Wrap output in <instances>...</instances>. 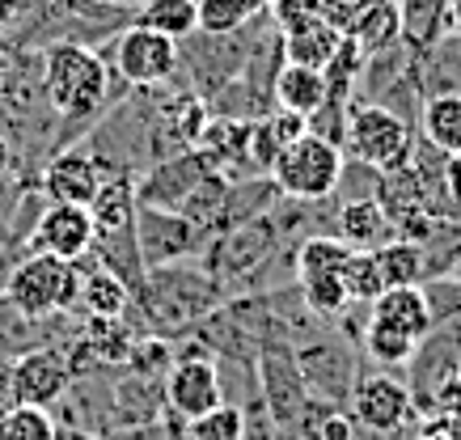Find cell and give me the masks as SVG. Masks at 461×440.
<instances>
[{"instance_id": "ffe728a7", "label": "cell", "mask_w": 461, "mask_h": 440, "mask_svg": "<svg viewBox=\"0 0 461 440\" xmlns=\"http://www.w3.org/2000/svg\"><path fill=\"white\" fill-rule=\"evenodd\" d=\"M343 30L330 26L326 17H309L301 26H288L284 34V51H288V64H309V68H326V59L335 56Z\"/></svg>"}, {"instance_id": "8fae6325", "label": "cell", "mask_w": 461, "mask_h": 440, "mask_svg": "<svg viewBox=\"0 0 461 440\" xmlns=\"http://www.w3.org/2000/svg\"><path fill=\"white\" fill-rule=\"evenodd\" d=\"M368 310H373L368 313L373 327H385V330H393V335H402V339H411V343H423L428 339V330H432V305H428V297H423L415 284L385 288Z\"/></svg>"}, {"instance_id": "1f68e13d", "label": "cell", "mask_w": 461, "mask_h": 440, "mask_svg": "<svg viewBox=\"0 0 461 440\" xmlns=\"http://www.w3.org/2000/svg\"><path fill=\"white\" fill-rule=\"evenodd\" d=\"M364 347H368V355L381 360V364H406L420 343H411V339H402V335H393V330L368 322V330H364Z\"/></svg>"}, {"instance_id": "5bb4252c", "label": "cell", "mask_w": 461, "mask_h": 440, "mask_svg": "<svg viewBox=\"0 0 461 440\" xmlns=\"http://www.w3.org/2000/svg\"><path fill=\"white\" fill-rule=\"evenodd\" d=\"M276 106L280 111H293L301 119H313V114L326 111L330 102V89H326V72L309 68V64H284L276 72Z\"/></svg>"}, {"instance_id": "3957f363", "label": "cell", "mask_w": 461, "mask_h": 440, "mask_svg": "<svg viewBox=\"0 0 461 440\" xmlns=\"http://www.w3.org/2000/svg\"><path fill=\"white\" fill-rule=\"evenodd\" d=\"M271 178L288 199L301 203H321V199L335 195L339 178H343V148L330 136L309 128L305 136H296L284 157L271 166Z\"/></svg>"}, {"instance_id": "d6a6232c", "label": "cell", "mask_w": 461, "mask_h": 440, "mask_svg": "<svg viewBox=\"0 0 461 440\" xmlns=\"http://www.w3.org/2000/svg\"><path fill=\"white\" fill-rule=\"evenodd\" d=\"M127 360H131V369L140 373V377L169 373V343L166 339H144V343H136V347L127 352Z\"/></svg>"}, {"instance_id": "7a4b0ae2", "label": "cell", "mask_w": 461, "mask_h": 440, "mask_svg": "<svg viewBox=\"0 0 461 440\" xmlns=\"http://www.w3.org/2000/svg\"><path fill=\"white\" fill-rule=\"evenodd\" d=\"M77 288H81V263H68V258L34 250V255L22 258L9 271L5 301L22 318H47V313L72 310L77 305Z\"/></svg>"}, {"instance_id": "52a82bcc", "label": "cell", "mask_w": 461, "mask_h": 440, "mask_svg": "<svg viewBox=\"0 0 461 440\" xmlns=\"http://www.w3.org/2000/svg\"><path fill=\"white\" fill-rule=\"evenodd\" d=\"M30 242L34 250L42 255H56V258H85L98 242V225H94V216L85 203H51L47 212L34 220V233H30Z\"/></svg>"}, {"instance_id": "277c9868", "label": "cell", "mask_w": 461, "mask_h": 440, "mask_svg": "<svg viewBox=\"0 0 461 440\" xmlns=\"http://www.w3.org/2000/svg\"><path fill=\"white\" fill-rule=\"evenodd\" d=\"M348 148L368 170L398 174L415 153V136H411V123L398 119L390 106H360L348 123Z\"/></svg>"}, {"instance_id": "8992f818", "label": "cell", "mask_w": 461, "mask_h": 440, "mask_svg": "<svg viewBox=\"0 0 461 440\" xmlns=\"http://www.w3.org/2000/svg\"><path fill=\"white\" fill-rule=\"evenodd\" d=\"M72 382L68 360L56 347H34L9 369V394L17 407H56Z\"/></svg>"}, {"instance_id": "7402d4cb", "label": "cell", "mask_w": 461, "mask_h": 440, "mask_svg": "<svg viewBox=\"0 0 461 440\" xmlns=\"http://www.w3.org/2000/svg\"><path fill=\"white\" fill-rule=\"evenodd\" d=\"M229 195H233V186H229V178H224L221 170H212V174H203L186 195H182V203L174 208V212L182 216V220H191L195 229H208V225H216L224 216V203H229Z\"/></svg>"}, {"instance_id": "44dd1931", "label": "cell", "mask_w": 461, "mask_h": 440, "mask_svg": "<svg viewBox=\"0 0 461 440\" xmlns=\"http://www.w3.org/2000/svg\"><path fill=\"white\" fill-rule=\"evenodd\" d=\"M136 26H149L157 34H169L174 43L199 34V4L195 0H144L136 9Z\"/></svg>"}, {"instance_id": "ab89813d", "label": "cell", "mask_w": 461, "mask_h": 440, "mask_svg": "<svg viewBox=\"0 0 461 440\" xmlns=\"http://www.w3.org/2000/svg\"><path fill=\"white\" fill-rule=\"evenodd\" d=\"M280 440H305V436H296V432H284V436Z\"/></svg>"}, {"instance_id": "603a6c76", "label": "cell", "mask_w": 461, "mask_h": 440, "mask_svg": "<svg viewBox=\"0 0 461 440\" xmlns=\"http://www.w3.org/2000/svg\"><path fill=\"white\" fill-rule=\"evenodd\" d=\"M398 17H402V39L423 56L448 26V0H398Z\"/></svg>"}, {"instance_id": "f1b7e54d", "label": "cell", "mask_w": 461, "mask_h": 440, "mask_svg": "<svg viewBox=\"0 0 461 440\" xmlns=\"http://www.w3.org/2000/svg\"><path fill=\"white\" fill-rule=\"evenodd\" d=\"M56 419L42 407H9L0 411V440H56Z\"/></svg>"}, {"instance_id": "d590c367", "label": "cell", "mask_w": 461, "mask_h": 440, "mask_svg": "<svg viewBox=\"0 0 461 440\" xmlns=\"http://www.w3.org/2000/svg\"><path fill=\"white\" fill-rule=\"evenodd\" d=\"M448 26L461 34V0H448Z\"/></svg>"}, {"instance_id": "9c48e42d", "label": "cell", "mask_w": 461, "mask_h": 440, "mask_svg": "<svg viewBox=\"0 0 461 440\" xmlns=\"http://www.w3.org/2000/svg\"><path fill=\"white\" fill-rule=\"evenodd\" d=\"M356 419H360L368 432H398L411 415V390H406L398 377H385V373H373V377H360L356 382Z\"/></svg>"}, {"instance_id": "30bf717a", "label": "cell", "mask_w": 461, "mask_h": 440, "mask_svg": "<svg viewBox=\"0 0 461 440\" xmlns=\"http://www.w3.org/2000/svg\"><path fill=\"white\" fill-rule=\"evenodd\" d=\"M166 402L182 419H195V415L221 407V373L208 360H182L174 364L166 377Z\"/></svg>"}, {"instance_id": "836d02e7", "label": "cell", "mask_w": 461, "mask_h": 440, "mask_svg": "<svg viewBox=\"0 0 461 440\" xmlns=\"http://www.w3.org/2000/svg\"><path fill=\"white\" fill-rule=\"evenodd\" d=\"M440 183H445L448 199L461 203V153H448L445 157V174H440Z\"/></svg>"}, {"instance_id": "ac0fdd59", "label": "cell", "mask_w": 461, "mask_h": 440, "mask_svg": "<svg viewBox=\"0 0 461 440\" xmlns=\"http://www.w3.org/2000/svg\"><path fill=\"white\" fill-rule=\"evenodd\" d=\"M339 238L351 250H377L390 238V216L381 199H351L339 208Z\"/></svg>"}, {"instance_id": "e0dca14e", "label": "cell", "mask_w": 461, "mask_h": 440, "mask_svg": "<svg viewBox=\"0 0 461 440\" xmlns=\"http://www.w3.org/2000/svg\"><path fill=\"white\" fill-rule=\"evenodd\" d=\"M136 183L119 174L111 183L98 186V195L89 199V216L98 225V238H111V233H131L136 229Z\"/></svg>"}, {"instance_id": "484cf974", "label": "cell", "mask_w": 461, "mask_h": 440, "mask_svg": "<svg viewBox=\"0 0 461 440\" xmlns=\"http://www.w3.org/2000/svg\"><path fill=\"white\" fill-rule=\"evenodd\" d=\"M195 4H199V34H208V39L238 34V30L250 26V17L258 13L254 0H195Z\"/></svg>"}, {"instance_id": "9a60e30c", "label": "cell", "mask_w": 461, "mask_h": 440, "mask_svg": "<svg viewBox=\"0 0 461 440\" xmlns=\"http://www.w3.org/2000/svg\"><path fill=\"white\" fill-rule=\"evenodd\" d=\"M343 34L360 47L364 56H381V51H390V47L402 39V17H398V4H393V0H373V4H364L360 13L343 26Z\"/></svg>"}, {"instance_id": "4fadbf2b", "label": "cell", "mask_w": 461, "mask_h": 440, "mask_svg": "<svg viewBox=\"0 0 461 440\" xmlns=\"http://www.w3.org/2000/svg\"><path fill=\"white\" fill-rule=\"evenodd\" d=\"M98 186H102L98 161L85 153H59L42 174V191L51 195V203H85L89 208Z\"/></svg>"}, {"instance_id": "f546056e", "label": "cell", "mask_w": 461, "mask_h": 440, "mask_svg": "<svg viewBox=\"0 0 461 440\" xmlns=\"http://www.w3.org/2000/svg\"><path fill=\"white\" fill-rule=\"evenodd\" d=\"M348 255L351 246L343 238H305L301 250H296V275L309 280V275H321V271H339Z\"/></svg>"}, {"instance_id": "8d00e7d4", "label": "cell", "mask_w": 461, "mask_h": 440, "mask_svg": "<svg viewBox=\"0 0 461 440\" xmlns=\"http://www.w3.org/2000/svg\"><path fill=\"white\" fill-rule=\"evenodd\" d=\"M5 170H9V144H5V136H0V178H5Z\"/></svg>"}, {"instance_id": "e575fe53", "label": "cell", "mask_w": 461, "mask_h": 440, "mask_svg": "<svg viewBox=\"0 0 461 440\" xmlns=\"http://www.w3.org/2000/svg\"><path fill=\"white\" fill-rule=\"evenodd\" d=\"M318 440H351V424L343 419V415H326V419H321Z\"/></svg>"}, {"instance_id": "5b68a950", "label": "cell", "mask_w": 461, "mask_h": 440, "mask_svg": "<svg viewBox=\"0 0 461 440\" xmlns=\"http://www.w3.org/2000/svg\"><path fill=\"white\" fill-rule=\"evenodd\" d=\"M114 72L127 85H161L178 72V43L149 26H131L114 43Z\"/></svg>"}, {"instance_id": "6da1fadb", "label": "cell", "mask_w": 461, "mask_h": 440, "mask_svg": "<svg viewBox=\"0 0 461 440\" xmlns=\"http://www.w3.org/2000/svg\"><path fill=\"white\" fill-rule=\"evenodd\" d=\"M42 94L68 119H89L106 106L111 72L102 56L85 43H56L42 59Z\"/></svg>"}, {"instance_id": "d4e9b609", "label": "cell", "mask_w": 461, "mask_h": 440, "mask_svg": "<svg viewBox=\"0 0 461 440\" xmlns=\"http://www.w3.org/2000/svg\"><path fill=\"white\" fill-rule=\"evenodd\" d=\"M373 258H377L385 288L420 284V275H423V250L415 242H406V238H402V242H381L377 250H373Z\"/></svg>"}, {"instance_id": "83f0119b", "label": "cell", "mask_w": 461, "mask_h": 440, "mask_svg": "<svg viewBox=\"0 0 461 440\" xmlns=\"http://www.w3.org/2000/svg\"><path fill=\"white\" fill-rule=\"evenodd\" d=\"M186 440H246V415L241 407H212V411L186 419Z\"/></svg>"}, {"instance_id": "7c38bea8", "label": "cell", "mask_w": 461, "mask_h": 440, "mask_svg": "<svg viewBox=\"0 0 461 440\" xmlns=\"http://www.w3.org/2000/svg\"><path fill=\"white\" fill-rule=\"evenodd\" d=\"M81 263V258H77ZM77 305H81L89 318H98V322H119L131 305V288L123 284V275L106 263H89L81 267V288H77Z\"/></svg>"}, {"instance_id": "cb8c5ba5", "label": "cell", "mask_w": 461, "mask_h": 440, "mask_svg": "<svg viewBox=\"0 0 461 440\" xmlns=\"http://www.w3.org/2000/svg\"><path fill=\"white\" fill-rule=\"evenodd\" d=\"M423 136L436 153H461V94L448 89V94H436L423 106Z\"/></svg>"}, {"instance_id": "d6986e66", "label": "cell", "mask_w": 461, "mask_h": 440, "mask_svg": "<svg viewBox=\"0 0 461 440\" xmlns=\"http://www.w3.org/2000/svg\"><path fill=\"white\" fill-rule=\"evenodd\" d=\"M191 148H199L216 170L233 166L241 157L250 161V123H246V119H208Z\"/></svg>"}, {"instance_id": "4dcf8cb0", "label": "cell", "mask_w": 461, "mask_h": 440, "mask_svg": "<svg viewBox=\"0 0 461 440\" xmlns=\"http://www.w3.org/2000/svg\"><path fill=\"white\" fill-rule=\"evenodd\" d=\"M301 292H305L309 310L321 313V318H339V313L351 305L348 288H343V280H339V271H321V275L301 280Z\"/></svg>"}, {"instance_id": "74e56055", "label": "cell", "mask_w": 461, "mask_h": 440, "mask_svg": "<svg viewBox=\"0 0 461 440\" xmlns=\"http://www.w3.org/2000/svg\"><path fill=\"white\" fill-rule=\"evenodd\" d=\"M56 440H98V436H89V432H64V436H56Z\"/></svg>"}, {"instance_id": "ba28073f", "label": "cell", "mask_w": 461, "mask_h": 440, "mask_svg": "<svg viewBox=\"0 0 461 440\" xmlns=\"http://www.w3.org/2000/svg\"><path fill=\"white\" fill-rule=\"evenodd\" d=\"M212 170H216V166H212L199 148H186V153L169 157L166 166H157V170L136 186V203H140V208L174 212V208L182 203V195H186V191H191V186H195L203 174H212Z\"/></svg>"}, {"instance_id": "4316f807", "label": "cell", "mask_w": 461, "mask_h": 440, "mask_svg": "<svg viewBox=\"0 0 461 440\" xmlns=\"http://www.w3.org/2000/svg\"><path fill=\"white\" fill-rule=\"evenodd\" d=\"M339 280L348 288V297L364 301V305H373L385 292V280H381V267H377V258H373V250H351L343 258V267H339Z\"/></svg>"}, {"instance_id": "f35d334b", "label": "cell", "mask_w": 461, "mask_h": 440, "mask_svg": "<svg viewBox=\"0 0 461 440\" xmlns=\"http://www.w3.org/2000/svg\"><path fill=\"white\" fill-rule=\"evenodd\" d=\"M5 76H9V56L0 51V85H5Z\"/></svg>"}, {"instance_id": "2e32d148", "label": "cell", "mask_w": 461, "mask_h": 440, "mask_svg": "<svg viewBox=\"0 0 461 440\" xmlns=\"http://www.w3.org/2000/svg\"><path fill=\"white\" fill-rule=\"evenodd\" d=\"M305 131H309V119L276 106V114H267V119L250 123V166H258V170L271 174V166L284 157V148H288L296 136H305Z\"/></svg>"}]
</instances>
